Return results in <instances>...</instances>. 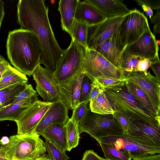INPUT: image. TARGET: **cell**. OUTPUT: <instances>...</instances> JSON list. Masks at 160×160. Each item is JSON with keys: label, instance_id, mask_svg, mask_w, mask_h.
Segmentation results:
<instances>
[{"label": "cell", "instance_id": "cell-38", "mask_svg": "<svg viewBox=\"0 0 160 160\" xmlns=\"http://www.w3.org/2000/svg\"><path fill=\"white\" fill-rule=\"evenodd\" d=\"M138 6L144 5L150 7L152 10L157 11L160 9V0H134Z\"/></svg>", "mask_w": 160, "mask_h": 160}, {"label": "cell", "instance_id": "cell-29", "mask_svg": "<svg viewBox=\"0 0 160 160\" xmlns=\"http://www.w3.org/2000/svg\"><path fill=\"white\" fill-rule=\"evenodd\" d=\"M88 25L85 23L74 21L73 25L72 40L75 43L80 45L85 50L88 48L87 44V32Z\"/></svg>", "mask_w": 160, "mask_h": 160}, {"label": "cell", "instance_id": "cell-21", "mask_svg": "<svg viewBox=\"0 0 160 160\" xmlns=\"http://www.w3.org/2000/svg\"><path fill=\"white\" fill-rule=\"evenodd\" d=\"M79 0H60L58 10L61 16V26L63 30L72 36L73 25Z\"/></svg>", "mask_w": 160, "mask_h": 160}, {"label": "cell", "instance_id": "cell-9", "mask_svg": "<svg viewBox=\"0 0 160 160\" xmlns=\"http://www.w3.org/2000/svg\"><path fill=\"white\" fill-rule=\"evenodd\" d=\"M124 74L127 81L138 86L145 93L158 115L160 116V80L150 71L124 72Z\"/></svg>", "mask_w": 160, "mask_h": 160}, {"label": "cell", "instance_id": "cell-32", "mask_svg": "<svg viewBox=\"0 0 160 160\" xmlns=\"http://www.w3.org/2000/svg\"><path fill=\"white\" fill-rule=\"evenodd\" d=\"M44 145L48 155L52 160H68L69 157L65 152L46 140Z\"/></svg>", "mask_w": 160, "mask_h": 160}, {"label": "cell", "instance_id": "cell-33", "mask_svg": "<svg viewBox=\"0 0 160 160\" xmlns=\"http://www.w3.org/2000/svg\"><path fill=\"white\" fill-rule=\"evenodd\" d=\"M93 81L85 75L81 84L79 97V103L82 102L88 103Z\"/></svg>", "mask_w": 160, "mask_h": 160}, {"label": "cell", "instance_id": "cell-2", "mask_svg": "<svg viewBox=\"0 0 160 160\" xmlns=\"http://www.w3.org/2000/svg\"><path fill=\"white\" fill-rule=\"evenodd\" d=\"M6 48L8 58L14 68L30 77L40 64L41 49L32 31L18 29L9 32Z\"/></svg>", "mask_w": 160, "mask_h": 160}, {"label": "cell", "instance_id": "cell-20", "mask_svg": "<svg viewBox=\"0 0 160 160\" xmlns=\"http://www.w3.org/2000/svg\"><path fill=\"white\" fill-rule=\"evenodd\" d=\"M106 17L107 18L124 16L129 14L132 10L129 9L120 0H86Z\"/></svg>", "mask_w": 160, "mask_h": 160}, {"label": "cell", "instance_id": "cell-23", "mask_svg": "<svg viewBox=\"0 0 160 160\" xmlns=\"http://www.w3.org/2000/svg\"><path fill=\"white\" fill-rule=\"evenodd\" d=\"M46 140L65 152L67 151L65 124H56L48 127L40 134Z\"/></svg>", "mask_w": 160, "mask_h": 160}, {"label": "cell", "instance_id": "cell-28", "mask_svg": "<svg viewBox=\"0 0 160 160\" xmlns=\"http://www.w3.org/2000/svg\"><path fill=\"white\" fill-rule=\"evenodd\" d=\"M68 145L67 151H70L77 147L80 138L79 123L71 120L70 118L65 124Z\"/></svg>", "mask_w": 160, "mask_h": 160}, {"label": "cell", "instance_id": "cell-19", "mask_svg": "<svg viewBox=\"0 0 160 160\" xmlns=\"http://www.w3.org/2000/svg\"><path fill=\"white\" fill-rule=\"evenodd\" d=\"M107 19L104 15L86 0H79L74 17L75 21L92 26Z\"/></svg>", "mask_w": 160, "mask_h": 160}, {"label": "cell", "instance_id": "cell-5", "mask_svg": "<svg viewBox=\"0 0 160 160\" xmlns=\"http://www.w3.org/2000/svg\"><path fill=\"white\" fill-rule=\"evenodd\" d=\"M80 134H89L98 142L103 137L121 136L124 132L112 115H101L91 112L89 108L85 116L79 123Z\"/></svg>", "mask_w": 160, "mask_h": 160}, {"label": "cell", "instance_id": "cell-14", "mask_svg": "<svg viewBox=\"0 0 160 160\" xmlns=\"http://www.w3.org/2000/svg\"><path fill=\"white\" fill-rule=\"evenodd\" d=\"M123 135L141 145L160 148V125L141 121H134L130 131Z\"/></svg>", "mask_w": 160, "mask_h": 160}, {"label": "cell", "instance_id": "cell-11", "mask_svg": "<svg viewBox=\"0 0 160 160\" xmlns=\"http://www.w3.org/2000/svg\"><path fill=\"white\" fill-rule=\"evenodd\" d=\"M127 15L107 18L97 24L88 25V49L95 50L117 30Z\"/></svg>", "mask_w": 160, "mask_h": 160}, {"label": "cell", "instance_id": "cell-31", "mask_svg": "<svg viewBox=\"0 0 160 160\" xmlns=\"http://www.w3.org/2000/svg\"><path fill=\"white\" fill-rule=\"evenodd\" d=\"M141 58L128 54L124 51L122 59V69L124 72H128L137 71L138 64Z\"/></svg>", "mask_w": 160, "mask_h": 160}, {"label": "cell", "instance_id": "cell-16", "mask_svg": "<svg viewBox=\"0 0 160 160\" xmlns=\"http://www.w3.org/2000/svg\"><path fill=\"white\" fill-rule=\"evenodd\" d=\"M119 27L95 50L100 54L116 68L122 70V59L126 47L122 41Z\"/></svg>", "mask_w": 160, "mask_h": 160}, {"label": "cell", "instance_id": "cell-27", "mask_svg": "<svg viewBox=\"0 0 160 160\" xmlns=\"http://www.w3.org/2000/svg\"><path fill=\"white\" fill-rule=\"evenodd\" d=\"M28 84H18L0 90V109L11 104L15 97Z\"/></svg>", "mask_w": 160, "mask_h": 160}, {"label": "cell", "instance_id": "cell-52", "mask_svg": "<svg viewBox=\"0 0 160 160\" xmlns=\"http://www.w3.org/2000/svg\"><path fill=\"white\" fill-rule=\"evenodd\" d=\"M0 160H8L6 157L5 154L0 152Z\"/></svg>", "mask_w": 160, "mask_h": 160}, {"label": "cell", "instance_id": "cell-4", "mask_svg": "<svg viewBox=\"0 0 160 160\" xmlns=\"http://www.w3.org/2000/svg\"><path fill=\"white\" fill-rule=\"evenodd\" d=\"M9 138L4 150L8 160H34L46 152L39 134H17Z\"/></svg>", "mask_w": 160, "mask_h": 160}, {"label": "cell", "instance_id": "cell-10", "mask_svg": "<svg viewBox=\"0 0 160 160\" xmlns=\"http://www.w3.org/2000/svg\"><path fill=\"white\" fill-rule=\"evenodd\" d=\"M52 103L38 99L32 103L15 122L17 126V134H34L36 128Z\"/></svg>", "mask_w": 160, "mask_h": 160}, {"label": "cell", "instance_id": "cell-37", "mask_svg": "<svg viewBox=\"0 0 160 160\" xmlns=\"http://www.w3.org/2000/svg\"><path fill=\"white\" fill-rule=\"evenodd\" d=\"M36 94L32 85L27 84L26 88L14 98L12 104L19 102Z\"/></svg>", "mask_w": 160, "mask_h": 160}, {"label": "cell", "instance_id": "cell-47", "mask_svg": "<svg viewBox=\"0 0 160 160\" xmlns=\"http://www.w3.org/2000/svg\"><path fill=\"white\" fill-rule=\"evenodd\" d=\"M34 160H52L48 154H45L38 157Z\"/></svg>", "mask_w": 160, "mask_h": 160}, {"label": "cell", "instance_id": "cell-3", "mask_svg": "<svg viewBox=\"0 0 160 160\" xmlns=\"http://www.w3.org/2000/svg\"><path fill=\"white\" fill-rule=\"evenodd\" d=\"M125 85L105 92L113 109L123 112L133 122L141 121L160 125V117L153 115L140 104L127 90Z\"/></svg>", "mask_w": 160, "mask_h": 160}, {"label": "cell", "instance_id": "cell-7", "mask_svg": "<svg viewBox=\"0 0 160 160\" xmlns=\"http://www.w3.org/2000/svg\"><path fill=\"white\" fill-rule=\"evenodd\" d=\"M85 50L71 40L54 75L58 84L65 82L82 70Z\"/></svg>", "mask_w": 160, "mask_h": 160}, {"label": "cell", "instance_id": "cell-8", "mask_svg": "<svg viewBox=\"0 0 160 160\" xmlns=\"http://www.w3.org/2000/svg\"><path fill=\"white\" fill-rule=\"evenodd\" d=\"M149 28L147 18L136 9L127 15L119 28L122 41L126 47L136 42Z\"/></svg>", "mask_w": 160, "mask_h": 160}, {"label": "cell", "instance_id": "cell-51", "mask_svg": "<svg viewBox=\"0 0 160 160\" xmlns=\"http://www.w3.org/2000/svg\"><path fill=\"white\" fill-rule=\"evenodd\" d=\"M6 145L3 144L2 142L1 139H0V152L5 154L4 149Z\"/></svg>", "mask_w": 160, "mask_h": 160}, {"label": "cell", "instance_id": "cell-17", "mask_svg": "<svg viewBox=\"0 0 160 160\" xmlns=\"http://www.w3.org/2000/svg\"><path fill=\"white\" fill-rule=\"evenodd\" d=\"M85 75L82 70L65 82L58 84L59 99L72 111L79 104L80 87Z\"/></svg>", "mask_w": 160, "mask_h": 160}, {"label": "cell", "instance_id": "cell-46", "mask_svg": "<svg viewBox=\"0 0 160 160\" xmlns=\"http://www.w3.org/2000/svg\"><path fill=\"white\" fill-rule=\"evenodd\" d=\"M4 15V2L0 0V28Z\"/></svg>", "mask_w": 160, "mask_h": 160}, {"label": "cell", "instance_id": "cell-25", "mask_svg": "<svg viewBox=\"0 0 160 160\" xmlns=\"http://www.w3.org/2000/svg\"><path fill=\"white\" fill-rule=\"evenodd\" d=\"M89 102V108L92 112L101 115H113L114 113V110L111 103L102 90Z\"/></svg>", "mask_w": 160, "mask_h": 160}, {"label": "cell", "instance_id": "cell-45", "mask_svg": "<svg viewBox=\"0 0 160 160\" xmlns=\"http://www.w3.org/2000/svg\"><path fill=\"white\" fill-rule=\"evenodd\" d=\"M141 7L147 16L148 17L150 18L153 16V10L150 7L144 5H142Z\"/></svg>", "mask_w": 160, "mask_h": 160}, {"label": "cell", "instance_id": "cell-34", "mask_svg": "<svg viewBox=\"0 0 160 160\" xmlns=\"http://www.w3.org/2000/svg\"><path fill=\"white\" fill-rule=\"evenodd\" d=\"M101 89L104 92L114 87L125 85L127 82V80L111 78H103L95 80Z\"/></svg>", "mask_w": 160, "mask_h": 160}, {"label": "cell", "instance_id": "cell-15", "mask_svg": "<svg viewBox=\"0 0 160 160\" xmlns=\"http://www.w3.org/2000/svg\"><path fill=\"white\" fill-rule=\"evenodd\" d=\"M100 142L110 144L116 149L129 153L132 158L143 155L160 153V148L141 145L123 134L102 138L98 142Z\"/></svg>", "mask_w": 160, "mask_h": 160}, {"label": "cell", "instance_id": "cell-18", "mask_svg": "<svg viewBox=\"0 0 160 160\" xmlns=\"http://www.w3.org/2000/svg\"><path fill=\"white\" fill-rule=\"evenodd\" d=\"M68 110L61 100L52 102L36 128L35 133L40 135L48 127L53 124H65L70 119Z\"/></svg>", "mask_w": 160, "mask_h": 160}, {"label": "cell", "instance_id": "cell-13", "mask_svg": "<svg viewBox=\"0 0 160 160\" xmlns=\"http://www.w3.org/2000/svg\"><path fill=\"white\" fill-rule=\"evenodd\" d=\"M32 75L36 83V90L44 101L52 102L60 100L58 84L49 71L39 64Z\"/></svg>", "mask_w": 160, "mask_h": 160}, {"label": "cell", "instance_id": "cell-36", "mask_svg": "<svg viewBox=\"0 0 160 160\" xmlns=\"http://www.w3.org/2000/svg\"><path fill=\"white\" fill-rule=\"evenodd\" d=\"M87 102H82L78 105L72 111V117L70 119L77 122H79L85 116L89 108Z\"/></svg>", "mask_w": 160, "mask_h": 160}, {"label": "cell", "instance_id": "cell-12", "mask_svg": "<svg viewBox=\"0 0 160 160\" xmlns=\"http://www.w3.org/2000/svg\"><path fill=\"white\" fill-rule=\"evenodd\" d=\"M158 51L155 36L149 28L136 42L126 47L124 52L128 54L148 59L152 63L160 62Z\"/></svg>", "mask_w": 160, "mask_h": 160}, {"label": "cell", "instance_id": "cell-42", "mask_svg": "<svg viewBox=\"0 0 160 160\" xmlns=\"http://www.w3.org/2000/svg\"><path fill=\"white\" fill-rule=\"evenodd\" d=\"M101 90L99 84L96 80H95L93 81L89 98V102L97 96Z\"/></svg>", "mask_w": 160, "mask_h": 160}, {"label": "cell", "instance_id": "cell-35", "mask_svg": "<svg viewBox=\"0 0 160 160\" xmlns=\"http://www.w3.org/2000/svg\"><path fill=\"white\" fill-rule=\"evenodd\" d=\"M112 115L116 119L124 132V134H127L130 131L132 126V122L124 113L116 109Z\"/></svg>", "mask_w": 160, "mask_h": 160}, {"label": "cell", "instance_id": "cell-49", "mask_svg": "<svg viewBox=\"0 0 160 160\" xmlns=\"http://www.w3.org/2000/svg\"><path fill=\"white\" fill-rule=\"evenodd\" d=\"M2 143L4 145L8 144L9 141V138L8 137L5 136L3 137L1 139Z\"/></svg>", "mask_w": 160, "mask_h": 160}, {"label": "cell", "instance_id": "cell-43", "mask_svg": "<svg viewBox=\"0 0 160 160\" xmlns=\"http://www.w3.org/2000/svg\"><path fill=\"white\" fill-rule=\"evenodd\" d=\"M133 160H160V153L143 155L133 158Z\"/></svg>", "mask_w": 160, "mask_h": 160}, {"label": "cell", "instance_id": "cell-26", "mask_svg": "<svg viewBox=\"0 0 160 160\" xmlns=\"http://www.w3.org/2000/svg\"><path fill=\"white\" fill-rule=\"evenodd\" d=\"M125 85L127 90L140 104L153 115L160 117L158 115L145 93L140 88L135 84L128 81Z\"/></svg>", "mask_w": 160, "mask_h": 160}, {"label": "cell", "instance_id": "cell-50", "mask_svg": "<svg viewBox=\"0 0 160 160\" xmlns=\"http://www.w3.org/2000/svg\"><path fill=\"white\" fill-rule=\"evenodd\" d=\"M9 64V63H8V64H7L2 66V67L0 68V79L1 78L2 74L5 70L7 66Z\"/></svg>", "mask_w": 160, "mask_h": 160}, {"label": "cell", "instance_id": "cell-1", "mask_svg": "<svg viewBox=\"0 0 160 160\" xmlns=\"http://www.w3.org/2000/svg\"><path fill=\"white\" fill-rule=\"evenodd\" d=\"M43 0H20L17 4L18 22L21 28L33 32L41 49L40 64L53 75L64 52L55 38L50 24L48 8Z\"/></svg>", "mask_w": 160, "mask_h": 160}, {"label": "cell", "instance_id": "cell-24", "mask_svg": "<svg viewBox=\"0 0 160 160\" xmlns=\"http://www.w3.org/2000/svg\"><path fill=\"white\" fill-rule=\"evenodd\" d=\"M28 81L26 75L9 64L6 67L0 79V90L18 84H26Z\"/></svg>", "mask_w": 160, "mask_h": 160}, {"label": "cell", "instance_id": "cell-41", "mask_svg": "<svg viewBox=\"0 0 160 160\" xmlns=\"http://www.w3.org/2000/svg\"><path fill=\"white\" fill-rule=\"evenodd\" d=\"M151 63L148 59L141 58L137 66V71L146 72L151 67Z\"/></svg>", "mask_w": 160, "mask_h": 160}, {"label": "cell", "instance_id": "cell-22", "mask_svg": "<svg viewBox=\"0 0 160 160\" xmlns=\"http://www.w3.org/2000/svg\"><path fill=\"white\" fill-rule=\"evenodd\" d=\"M36 94L18 102L11 104L0 109V121L9 120L16 122L25 110L38 100Z\"/></svg>", "mask_w": 160, "mask_h": 160}, {"label": "cell", "instance_id": "cell-6", "mask_svg": "<svg viewBox=\"0 0 160 160\" xmlns=\"http://www.w3.org/2000/svg\"><path fill=\"white\" fill-rule=\"evenodd\" d=\"M82 70L93 81L100 78L125 79L124 72L116 68L96 50H85Z\"/></svg>", "mask_w": 160, "mask_h": 160}, {"label": "cell", "instance_id": "cell-48", "mask_svg": "<svg viewBox=\"0 0 160 160\" xmlns=\"http://www.w3.org/2000/svg\"><path fill=\"white\" fill-rule=\"evenodd\" d=\"M8 63V62L2 56L0 55V68Z\"/></svg>", "mask_w": 160, "mask_h": 160}, {"label": "cell", "instance_id": "cell-40", "mask_svg": "<svg viewBox=\"0 0 160 160\" xmlns=\"http://www.w3.org/2000/svg\"><path fill=\"white\" fill-rule=\"evenodd\" d=\"M81 160H106L99 156L92 150L86 151L83 154Z\"/></svg>", "mask_w": 160, "mask_h": 160}, {"label": "cell", "instance_id": "cell-44", "mask_svg": "<svg viewBox=\"0 0 160 160\" xmlns=\"http://www.w3.org/2000/svg\"><path fill=\"white\" fill-rule=\"evenodd\" d=\"M151 67L156 77L160 80V62L152 63Z\"/></svg>", "mask_w": 160, "mask_h": 160}, {"label": "cell", "instance_id": "cell-39", "mask_svg": "<svg viewBox=\"0 0 160 160\" xmlns=\"http://www.w3.org/2000/svg\"><path fill=\"white\" fill-rule=\"evenodd\" d=\"M160 11L157 10L155 14L150 18L152 23L154 25L153 28V34L155 35L160 33Z\"/></svg>", "mask_w": 160, "mask_h": 160}, {"label": "cell", "instance_id": "cell-30", "mask_svg": "<svg viewBox=\"0 0 160 160\" xmlns=\"http://www.w3.org/2000/svg\"><path fill=\"white\" fill-rule=\"evenodd\" d=\"M106 160H131L132 157L130 154L116 149L110 144L100 142Z\"/></svg>", "mask_w": 160, "mask_h": 160}]
</instances>
